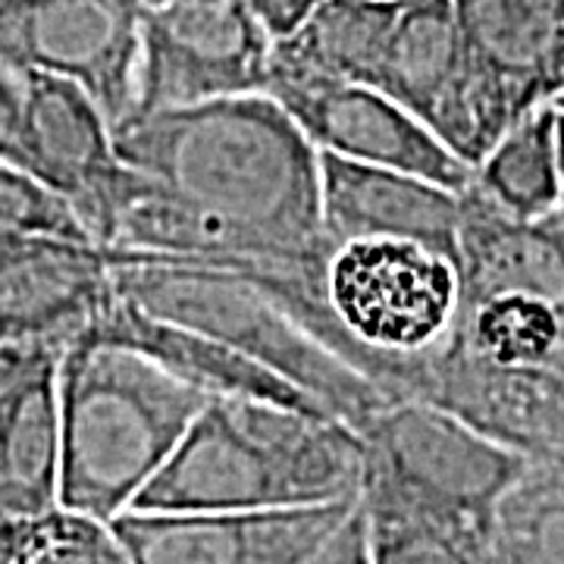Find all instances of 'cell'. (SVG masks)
I'll return each instance as SVG.
<instances>
[{
  "mask_svg": "<svg viewBox=\"0 0 564 564\" xmlns=\"http://www.w3.org/2000/svg\"><path fill=\"white\" fill-rule=\"evenodd\" d=\"M0 232L10 236H57L95 242L79 214L51 185L35 180L22 166L0 161Z\"/></svg>",
  "mask_w": 564,
  "mask_h": 564,
  "instance_id": "d4e9b609",
  "label": "cell"
},
{
  "mask_svg": "<svg viewBox=\"0 0 564 564\" xmlns=\"http://www.w3.org/2000/svg\"><path fill=\"white\" fill-rule=\"evenodd\" d=\"M355 499L258 511H122L110 524L135 564H302Z\"/></svg>",
  "mask_w": 564,
  "mask_h": 564,
  "instance_id": "7c38bea8",
  "label": "cell"
},
{
  "mask_svg": "<svg viewBox=\"0 0 564 564\" xmlns=\"http://www.w3.org/2000/svg\"><path fill=\"white\" fill-rule=\"evenodd\" d=\"M326 302L361 358L364 377L392 402L414 399L421 358L443 343L458 311L455 261L399 239L333 248Z\"/></svg>",
  "mask_w": 564,
  "mask_h": 564,
  "instance_id": "8992f818",
  "label": "cell"
},
{
  "mask_svg": "<svg viewBox=\"0 0 564 564\" xmlns=\"http://www.w3.org/2000/svg\"><path fill=\"white\" fill-rule=\"evenodd\" d=\"M361 440L333 417L258 399H207L129 511H258L355 499Z\"/></svg>",
  "mask_w": 564,
  "mask_h": 564,
  "instance_id": "7a4b0ae2",
  "label": "cell"
},
{
  "mask_svg": "<svg viewBox=\"0 0 564 564\" xmlns=\"http://www.w3.org/2000/svg\"><path fill=\"white\" fill-rule=\"evenodd\" d=\"M458 302L508 292L564 299V242L549 220L511 217L474 185L458 195Z\"/></svg>",
  "mask_w": 564,
  "mask_h": 564,
  "instance_id": "d6986e66",
  "label": "cell"
},
{
  "mask_svg": "<svg viewBox=\"0 0 564 564\" xmlns=\"http://www.w3.org/2000/svg\"><path fill=\"white\" fill-rule=\"evenodd\" d=\"M270 57L273 39L236 0L148 7L141 20L132 113L263 91Z\"/></svg>",
  "mask_w": 564,
  "mask_h": 564,
  "instance_id": "ba28073f",
  "label": "cell"
},
{
  "mask_svg": "<svg viewBox=\"0 0 564 564\" xmlns=\"http://www.w3.org/2000/svg\"><path fill=\"white\" fill-rule=\"evenodd\" d=\"M558 161H562V207H564V122H562V132H558Z\"/></svg>",
  "mask_w": 564,
  "mask_h": 564,
  "instance_id": "f546056e",
  "label": "cell"
},
{
  "mask_svg": "<svg viewBox=\"0 0 564 564\" xmlns=\"http://www.w3.org/2000/svg\"><path fill=\"white\" fill-rule=\"evenodd\" d=\"M474 88L508 132L564 88V0H452Z\"/></svg>",
  "mask_w": 564,
  "mask_h": 564,
  "instance_id": "9a60e30c",
  "label": "cell"
},
{
  "mask_svg": "<svg viewBox=\"0 0 564 564\" xmlns=\"http://www.w3.org/2000/svg\"><path fill=\"white\" fill-rule=\"evenodd\" d=\"M370 88L402 104L467 166L499 141L470 85L452 0H399Z\"/></svg>",
  "mask_w": 564,
  "mask_h": 564,
  "instance_id": "8fae6325",
  "label": "cell"
},
{
  "mask_svg": "<svg viewBox=\"0 0 564 564\" xmlns=\"http://www.w3.org/2000/svg\"><path fill=\"white\" fill-rule=\"evenodd\" d=\"M207 399L139 351L79 333L61 355V505L104 521L129 511Z\"/></svg>",
  "mask_w": 564,
  "mask_h": 564,
  "instance_id": "277c9868",
  "label": "cell"
},
{
  "mask_svg": "<svg viewBox=\"0 0 564 564\" xmlns=\"http://www.w3.org/2000/svg\"><path fill=\"white\" fill-rule=\"evenodd\" d=\"M414 399L524 462L564 467V299L508 292L458 302L452 329L421 358Z\"/></svg>",
  "mask_w": 564,
  "mask_h": 564,
  "instance_id": "3957f363",
  "label": "cell"
},
{
  "mask_svg": "<svg viewBox=\"0 0 564 564\" xmlns=\"http://www.w3.org/2000/svg\"><path fill=\"white\" fill-rule=\"evenodd\" d=\"M395 10L399 0H323L292 35L273 41V63L370 85Z\"/></svg>",
  "mask_w": 564,
  "mask_h": 564,
  "instance_id": "ffe728a7",
  "label": "cell"
},
{
  "mask_svg": "<svg viewBox=\"0 0 564 564\" xmlns=\"http://www.w3.org/2000/svg\"><path fill=\"white\" fill-rule=\"evenodd\" d=\"M545 220H549V223H552V226H555V232L562 236V242H564V207H558L555 214H549Z\"/></svg>",
  "mask_w": 564,
  "mask_h": 564,
  "instance_id": "f1b7e54d",
  "label": "cell"
},
{
  "mask_svg": "<svg viewBox=\"0 0 564 564\" xmlns=\"http://www.w3.org/2000/svg\"><path fill=\"white\" fill-rule=\"evenodd\" d=\"M263 95L299 122L321 154L404 170L452 192H464L474 180V166L458 161L414 113L370 85L289 69L270 57Z\"/></svg>",
  "mask_w": 564,
  "mask_h": 564,
  "instance_id": "30bf717a",
  "label": "cell"
},
{
  "mask_svg": "<svg viewBox=\"0 0 564 564\" xmlns=\"http://www.w3.org/2000/svg\"><path fill=\"white\" fill-rule=\"evenodd\" d=\"M126 166L276 242L333 251L321 220V151L270 95L132 113L113 126Z\"/></svg>",
  "mask_w": 564,
  "mask_h": 564,
  "instance_id": "6da1fadb",
  "label": "cell"
},
{
  "mask_svg": "<svg viewBox=\"0 0 564 564\" xmlns=\"http://www.w3.org/2000/svg\"><path fill=\"white\" fill-rule=\"evenodd\" d=\"M302 564H370L367 558V524L361 502L345 518V524Z\"/></svg>",
  "mask_w": 564,
  "mask_h": 564,
  "instance_id": "4316f807",
  "label": "cell"
},
{
  "mask_svg": "<svg viewBox=\"0 0 564 564\" xmlns=\"http://www.w3.org/2000/svg\"><path fill=\"white\" fill-rule=\"evenodd\" d=\"M3 564H135L110 521L66 505L0 521Z\"/></svg>",
  "mask_w": 564,
  "mask_h": 564,
  "instance_id": "cb8c5ba5",
  "label": "cell"
},
{
  "mask_svg": "<svg viewBox=\"0 0 564 564\" xmlns=\"http://www.w3.org/2000/svg\"><path fill=\"white\" fill-rule=\"evenodd\" d=\"M361 511L370 564H492L480 527L386 505L361 502Z\"/></svg>",
  "mask_w": 564,
  "mask_h": 564,
  "instance_id": "603a6c76",
  "label": "cell"
},
{
  "mask_svg": "<svg viewBox=\"0 0 564 564\" xmlns=\"http://www.w3.org/2000/svg\"><path fill=\"white\" fill-rule=\"evenodd\" d=\"M552 107H555V113H558V117H562V122H564V88L558 91V98L552 101Z\"/></svg>",
  "mask_w": 564,
  "mask_h": 564,
  "instance_id": "4dcf8cb0",
  "label": "cell"
},
{
  "mask_svg": "<svg viewBox=\"0 0 564 564\" xmlns=\"http://www.w3.org/2000/svg\"><path fill=\"white\" fill-rule=\"evenodd\" d=\"M61 355L54 343H0V521L61 505Z\"/></svg>",
  "mask_w": 564,
  "mask_h": 564,
  "instance_id": "2e32d148",
  "label": "cell"
},
{
  "mask_svg": "<svg viewBox=\"0 0 564 564\" xmlns=\"http://www.w3.org/2000/svg\"><path fill=\"white\" fill-rule=\"evenodd\" d=\"M113 280L122 299L270 367L351 430L392 402L361 370L314 339L267 289L239 273L180 263H113Z\"/></svg>",
  "mask_w": 564,
  "mask_h": 564,
  "instance_id": "5b68a950",
  "label": "cell"
},
{
  "mask_svg": "<svg viewBox=\"0 0 564 564\" xmlns=\"http://www.w3.org/2000/svg\"><path fill=\"white\" fill-rule=\"evenodd\" d=\"M117 302L104 245L0 232V343H73Z\"/></svg>",
  "mask_w": 564,
  "mask_h": 564,
  "instance_id": "5bb4252c",
  "label": "cell"
},
{
  "mask_svg": "<svg viewBox=\"0 0 564 564\" xmlns=\"http://www.w3.org/2000/svg\"><path fill=\"white\" fill-rule=\"evenodd\" d=\"M273 41L292 35L323 0H236Z\"/></svg>",
  "mask_w": 564,
  "mask_h": 564,
  "instance_id": "484cf974",
  "label": "cell"
},
{
  "mask_svg": "<svg viewBox=\"0 0 564 564\" xmlns=\"http://www.w3.org/2000/svg\"><path fill=\"white\" fill-rule=\"evenodd\" d=\"M458 195L404 170L321 154V220L333 248L358 239H399L455 261Z\"/></svg>",
  "mask_w": 564,
  "mask_h": 564,
  "instance_id": "e0dca14e",
  "label": "cell"
},
{
  "mask_svg": "<svg viewBox=\"0 0 564 564\" xmlns=\"http://www.w3.org/2000/svg\"><path fill=\"white\" fill-rule=\"evenodd\" d=\"M0 564H3V558H0Z\"/></svg>",
  "mask_w": 564,
  "mask_h": 564,
  "instance_id": "d6a6232c",
  "label": "cell"
},
{
  "mask_svg": "<svg viewBox=\"0 0 564 564\" xmlns=\"http://www.w3.org/2000/svg\"><path fill=\"white\" fill-rule=\"evenodd\" d=\"M20 79V166L73 204L88 236L104 245L129 180V166L113 148V126L76 82L47 73H25Z\"/></svg>",
  "mask_w": 564,
  "mask_h": 564,
  "instance_id": "4fadbf2b",
  "label": "cell"
},
{
  "mask_svg": "<svg viewBox=\"0 0 564 564\" xmlns=\"http://www.w3.org/2000/svg\"><path fill=\"white\" fill-rule=\"evenodd\" d=\"M148 7H163V3H176V0H144Z\"/></svg>",
  "mask_w": 564,
  "mask_h": 564,
  "instance_id": "1f68e13d",
  "label": "cell"
},
{
  "mask_svg": "<svg viewBox=\"0 0 564 564\" xmlns=\"http://www.w3.org/2000/svg\"><path fill=\"white\" fill-rule=\"evenodd\" d=\"M144 0H0V63L76 82L117 126L132 113Z\"/></svg>",
  "mask_w": 564,
  "mask_h": 564,
  "instance_id": "9c48e42d",
  "label": "cell"
},
{
  "mask_svg": "<svg viewBox=\"0 0 564 564\" xmlns=\"http://www.w3.org/2000/svg\"><path fill=\"white\" fill-rule=\"evenodd\" d=\"M492 564H564V467L530 464L489 521Z\"/></svg>",
  "mask_w": 564,
  "mask_h": 564,
  "instance_id": "7402d4cb",
  "label": "cell"
},
{
  "mask_svg": "<svg viewBox=\"0 0 564 564\" xmlns=\"http://www.w3.org/2000/svg\"><path fill=\"white\" fill-rule=\"evenodd\" d=\"M562 117L552 104L514 122L474 166V185L511 217L545 220L562 207Z\"/></svg>",
  "mask_w": 564,
  "mask_h": 564,
  "instance_id": "44dd1931",
  "label": "cell"
},
{
  "mask_svg": "<svg viewBox=\"0 0 564 564\" xmlns=\"http://www.w3.org/2000/svg\"><path fill=\"white\" fill-rule=\"evenodd\" d=\"M82 333H91L104 343H117L139 351L154 364H161L166 373L180 377L182 383L202 389L210 399L214 395L258 399V402L295 408L304 414L333 417L311 395H304L299 386L282 380L280 373H273L270 367H263L236 348H229L214 336H204L198 329L154 317L135 302L122 299L120 292H117V302L110 304L91 326H85Z\"/></svg>",
  "mask_w": 564,
  "mask_h": 564,
  "instance_id": "ac0fdd59",
  "label": "cell"
},
{
  "mask_svg": "<svg viewBox=\"0 0 564 564\" xmlns=\"http://www.w3.org/2000/svg\"><path fill=\"white\" fill-rule=\"evenodd\" d=\"M22 79L0 63V161L20 166Z\"/></svg>",
  "mask_w": 564,
  "mask_h": 564,
  "instance_id": "83f0119b",
  "label": "cell"
},
{
  "mask_svg": "<svg viewBox=\"0 0 564 564\" xmlns=\"http://www.w3.org/2000/svg\"><path fill=\"white\" fill-rule=\"evenodd\" d=\"M364 505L408 508L489 533L496 505L530 462L423 399H399L355 430Z\"/></svg>",
  "mask_w": 564,
  "mask_h": 564,
  "instance_id": "52a82bcc",
  "label": "cell"
}]
</instances>
